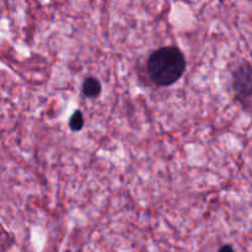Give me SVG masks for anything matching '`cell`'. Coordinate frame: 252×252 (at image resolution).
Here are the masks:
<instances>
[{
    "label": "cell",
    "instance_id": "2",
    "mask_svg": "<svg viewBox=\"0 0 252 252\" xmlns=\"http://www.w3.org/2000/svg\"><path fill=\"white\" fill-rule=\"evenodd\" d=\"M233 89L240 102L246 108L250 107L252 95V73L251 65L249 63L241 64L234 70Z\"/></svg>",
    "mask_w": 252,
    "mask_h": 252
},
{
    "label": "cell",
    "instance_id": "5",
    "mask_svg": "<svg viewBox=\"0 0 252 252\" xmlns=\"http://www.w3.org/2000/svg\"><path fill=\"white\" fill-rule=\"evenodd\" d=\"M218 252H235V251H234V249L231 248L230 245H224L219 249Z\"/></svg>",
    "mask_w": 252,
    "mask_h": 252
},
{
    "label": "cell",
    "instance_id": "1",
    "mask_svg": "<svg viewBox=\"0 0 252 252\" xmlns=\"http://www.w3.org/2000/svg\"><path fill=\"white\" fill-rule=\"evenodd\" d=\"M186 69V59L177 47L166 46L150 54L147 63L149 78L158 86H170L176 83Z\"/></svg>",
    "mask_w": 252,
    "mask_h": 252
},
{
    "label": "cell",
    "instance_id": "3",
    "mask_svg": "<svg viewBox=\"0 0 252 252\" xmlns=\"http://www.w3.org/2000/svg\"><path fill=\"white\" fill-rule=\"evenodd\" d=\"M101 93V84L94 76H89L83 83V94L86 97H97Z\"/></svg>",
    "mask_w": 252,
    "mask_h": 252
},
{
    "label": "cell",
    "instance_id": "4",
    "mask_svg": "<svg viewBox=\"0 0 252 252\" xmlns=\"http://www.w3.org/2000/svg\"><path fill=\"white\" fill-rule=\"evenodd\" d=\"M84 115L80 112V111H75V112L71 115L70 121H69V127H70L71 130L74 132H78V130H81L84 127Z\"/></svg>",
    "mask_w": 252,
    "mask_h": 252
}]
</instances>
